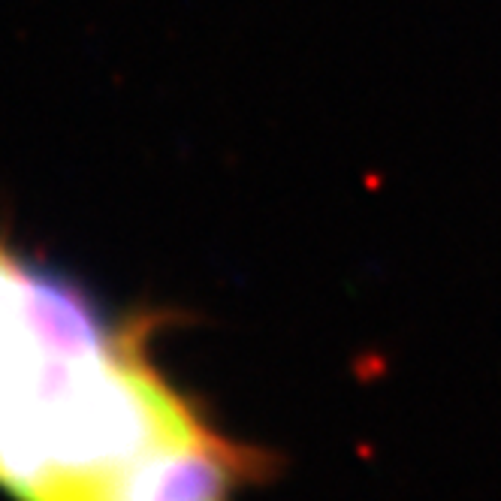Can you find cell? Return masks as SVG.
<instances>
[{
	"label": "cell",
	"mask_w": 501,
	"mask_h": 501,
	"mask_svg": "<svg viewBox=\"0 0 501 501\" xmlns=\"http://www.w3.org/2000/svg\"><path fill=\"white\" fill-rule=\"evenodd\" d=\"M205 429L151 366L145 324L91 351L31 342L0 375V486L22 501H94L130 462Z\"/></svg>",
	"instance_id": "obj_1"
},
{
	"label": "cell",
	"mask_w": 501,
	"mask_h": 501,
	"mask_svg": "<svg viewBox=\"0 0 501 501\" xmlns=\"http://www.w3.org/2000/svg\"><path fill=\"white\" fill-rule=\"evenodd\" d=\"M251 471H257L254 453L205 429L130 462L94 501H233Z\"/></svg>",
	"instance_id": "obj_2"
},
{
	"label": "cell",
	"mask_w": 501,
	"mask_h": 501,
	"mask_svg": "<svg viewBox=\"0 0 501 501\" xmlns=\"http://www.w3.org/2000/svg\"><path fill=\"white\" fill-rule=\"evenodd\" d=\"M40 263L0 239V375L31 345V293Z\"/></svg>",
	"instance_id": "obj_3"
}]
</instances>
